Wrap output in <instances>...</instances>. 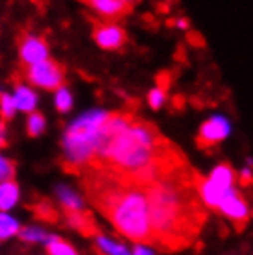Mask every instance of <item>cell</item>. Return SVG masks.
<instances>
[{"mask_svg": "<svg viewBox=\"0 0 253 255\" xmlns=\"http://www.w3.org/2000/svg\"><path fill=\"white\" fill-rule=\"evenodd\" d=\"M194 176L196 172L185 165L146 187L153 246L176 250L200 230L207 207L196 191Z\"/></svg>", "mask_w": 253, "mask_h": 255, "instance_id": "6da1fadb", "label": "cell"}, {"mask_svg": "<svg viewBox=\"0 0 253 255\" xmlns=\"http://www.w3.org/2000/svg\"><path fill=\"white\" fill-rule=\"evenodd\" d=\"M87 196L115 230L137 244H153L150 205L146 187L124 181L106 170L83 172Z\"/></svg>", "mask_w": 253, "mask_h": 255, "instance_id": "7a4b0ae2", "label": "cell"}, {"mask_svg": "<svg viewBox=\"0 0 253 255\" xmlns=\"http://www.w3.org/2000/svg\"><path fill=\"white\" fill-rule=\"evenodd\" d=\"M108 111H91L72 122L63 137L65 166L74 172L87 170L106 140Z\"/></svg>", "mask_w": 253, "mask_h": 255, "instance_id": "3957f363", "label": "cell"}, {"mask_svg": "<svg viewBox=\"0 0 253 255\" xmlns=\"http://www.w3.org/2000/svg\"><path fill=\"white\" fill-rule=\"evenodd\" d=\"M63 67L56 63V61H52V59H44L41 63L22 69V74L28 78V82L37 85V87H43V89H59V87H63Z\"/></svg>", "mask_w": 253, "mask_h": 255, "instance_id": "277c9868", "label": "cell"}, {"mask_svg": "<svg viewBox=\"0 0 253 255\" xmlns=\"http://www.w3.org/2000/svg\"><path fill=\"white\" fill-rule=\"evenodd\" d=\"M216 211L222 213L226 218H229L239 230H242L248 224V220H250V205H248V202L244 200V196H242L237 187L228 189L224 192L222 202Z\"/></svg>", "mask_w": 253, "mask_h": 255, "instance_id": "5b68a950", "label": "cell"}, {"mask_svg": "<svg viewBox=\"0 0 253 255\" xmlns=\"http://www.w3.org/2000/svg\"><path fill=\"white\" fill-rule=\"evenodd\" d=\"M229 133H231V122L224 115H213L209 121H205L200 126L196 144L200 148H213L224 139H228Z\"/></svg>", "mask_w": 253, "mask_h": 255, "instance_id": "8992f818", "label": "cell"}, {"mask_svg": "<svg viewBox=\"0 0 253 255\" xmlns=\"http://www.w3.org/2000/svg\"><path fill=\"white\" fill-rule=\"evenodd\" d=\"M19 56L22 69L37 65L44 59H48V46L46 41L39 35L32 33H20L19 35Z\"/></svg>", "mask_w": 253, "mask_h": 255, "instance_id": "52a82bcc", "label": "cell"}, {"mask_svg": "<svg viewBox=\"0 0 253 255\" xmlns=\"http://www.w3.org/2000/svg\"><path fill=\"white\" fill-rule=\"evenodd\" d=\"M93 39L96 45L104 50H119L126 45L127 35L119 24L113 22H95L93 26Z\"/></svg>", "mask_w": 253, "mask_h": 255, "instance_id": "ba28073f", "label": "cell"}, {"mask_svg": "<svg viewBox=\"0 0 253 255\" xmlns=\"http://www.w3.org/2000/svg\"><path fill=\"white\" fill-rule=\"evenodd\" d=\"M194 181H196V191H198V194H200V198H202L203 205H205L207 209H218V205H220V202H222V196H224L226 191H222L216 183H213L211 179L200 176L198 172H196V176H194Z\"/></svg>", "mask_w": 253, "mask_h": 255, "instance_id": "9c48e42d", "label": "cell"}, {"mask_svg": "<svg viewBox=\"0 0 253 255\" xmlns=\"http://www.w3.org/2000/svg\"><path fill=\"white\" fill-rule=\"evenodd\" d=\"M87 2L93 9H96L102 17H106L109 20L121 19L131 11V6L122 2V0H87Z\"/></svg>", "mask_w": 253, "mask_h": 255, "instance_id": "30bf717a", "label": "cell"}, {"mask_svg": "<svg viewBox=\"0 0 253 255\" xmlns=\"http://www.w3.org/2000/svg\"><path fill=\"white\" fill-rule=\"evenodd\" d=\"M209 179L213 183L220 187L222 191H228V189H233L237 187V172L233 170V166L229 165V163H220V165H216L209 174Z\"/></svg>", "mask_w": 253, "mask_h": 255, "instance_id": "8fae6325", "label": "cell"}, {"mask_svg": "<svg viewBox=\"0 0 253 255\" xmlns=\"http://www.w3.org/2000/svg\"><path fill=\"white\" fill-rule=\"evenodd\" d=\"M67 218H69V224L74 228V230L82 231L83 235H95L96 233V224L95 220L91 218L89 213L85 211H74V213H67Z\"/></svg>", "mask_w": 253, "mask_h": 255, "instance_id": "7c38bea8", "label": "cell"}, {"mask_svg": "<svg viewBox=\"0 0 253 255\" xmlns=\"http://www.w3.org/2000/svg\"><path fill=\"white\" fill-rule=\"evenodd\" d=\"M17 200H19V185L15 183V179L2 181L0 183V211L6 213L7 209H11L17 204Z\"/></svg>", "mask_w": 253, "mask_h": 255, "instance_id": "4fadbf2b", "label": "cell"}, {"mask_svg": "<svg viewBox=\"0 0 253 255\" xmlns=\"http://www.w3.org/2000/svg\"><path fill=\"white\" fill-rule=\"evenodd\" d=\"M15 102H17V108L20 111H26V113H32L35 109V104H37V95L33 93L32 89H28L24 85L17 83L15 85Z\"/></svg>", "mask_w": 253, "mask_h": 255, "instance_id": "5bb4252c", "label": "cell"}, {"mask_svg": "<svg viewBox=\"0 0 253 255\" xmlns=\"http://www.w3.org/2000/svg\"><path fill=\"white\" fill-rule=\"evenodd\" d=\"M96 250L100 255H131V252L124 244L117 243V241L108 239L104 235L96 237Z\"/></svg>", "mask_w": 253, "mask_h": 255, "instance_id": "9a60e30c", "label": "cell"}, {"mask_svg": "<svg viewBox=\"0 0 253 255\" xmlns=\"http://www.w3.org/2000/svg\"><path fill=\"white\" fill-rule=\"evenodd\" d=\"M57 196H59V202L63 205V209L67 213H74V211H83V202L82 198L78 196L76 192H72L67 187H59L57 189Z\"/></svg>", "mask_w": 253, "mask_h": 255, "instance_id": "2e32d148", "label": "cell"}, {"mask_svg": "<svg viewBox=\"0 0 253 255\" xmlns=\"http://www.w3.org/2000/svg\"><path fill=\"white\" fill-rule=\"evenodd\" d=\"M46 252H48V255H78L76 250L72 248L69 243H65V241H61V239H57L54 235L46 243Z\"/></svg>", "mask_w": 253, "mask_h": 255, "instance_id": "e0dca14e", "label": "cell"}, {"mask_svg": "<svg viewBox=\"0 0 253 255\" xmlns=\"http://www.w3.org/2000/svg\"><path fill=\"white\" fill-rule=\"evenodd\" d=\"M19 231H20V226L17 224L15 218H11L6 213H0V241L17 235Z\"/></svg>", "mask_w": 253, "mask_h": 255, "instance_id": "ac0fdd59", "label": "cell"}, {"mask_svg": "<svg viewBox=\"0 0 253 255\" xmlns=\"http://www.w3.org/2000/svg\"><path fill=\"white\" fill-rule=\"evenodd\" d=\"M17 102H15V96L7 95V93H0V117L4 121H9L15 111H17Z\"/></svg>", "mask_w": 253, "mask_h": 255, "instance_id": "d6986e66", "label": "cell"}, {"mask_svg": "<svg viewBox=\"0 0 253 255\" xmlns=\"http://www.w3.org/2000/svg\"><path fill=\"white\" fill-rule=\"evenodd\" d=\"M19 237L24 241V243H48L52 235H46L43 230H37V228H22L19 231Z\"/></svg>", "mask_w": 253, "mask_h": 255, "instance_id": "ffe728a7", "label": "cell"}, {"mask_svg": "<svg viewBox=\"0 0 253 255\" xmlns=\"http://www.w3.org/2000/svg\"><path fill=\"white\" fill-rule=\"evenodd\" d=\"M46 128V121L41 113H30L28 117V124H26V129H28V135L30 137H37L44 131Z\"/></svg>", "mask_w": 253, "mask_h": 255, "instance_id": "44dd1931", "label": "cell"}, {"mask_svg": "<svg viewBox=\"0 0 253 255\" xmlns=\"http://www.w3.org/2000/svg\"><path fill=\"white\" fill-rule=\"evenodd\" d=\"M54 102H56L57 111H61V113L70 111V108H72V95H70V91L67 89V87H59V89L56 91Z\"/></svg>", "mask_w": 253, "mask_h": 255, "instance_id": "7402d4cb", "label": "cell"}, {"mask_svg": "<svg viewBox=\"0 0 253 255\" xmlns=\"http://www.w3.org/2000/svg\"><path fill=\"white\" fill-rule=\"evenodd\" d=\"M165 102H166V89H163V87L157 85V87H153L148 93V104H150L152 109H161Z\"/></svg>", "mask_w": 253, "mask_h": 255, "instance_id": "603a6c76", "label": "cell"}, {"mask_svg": "<svg viewBox=\"0 0 253 255\" xmlns=\"http://www.w3.org/2000/svg\"><path fill=\"white\" fill-rule=\"evenodd\" d=\"M15 176V165L11 161L0 155V181H9Z\"/></svg>", "mask_w": 253, "mask_h": 255, "instance_id": "cb8c5ba5", "label": "cell"}, {"mask_svg": "<svg viewBox=\"0 0 253 255\" xmlns=\"http://www.w3.org/2000/svg\"><path fill=\"white\" fill-rule=\"evenodd\" d=\"M239 181H241L242 187H250L253 183V170L252 166H246V168H242L241 174H239Z\"/></svg>", "mask_w": 253, "mask_h": 255, "instance_id": "d4e9b609", "label": "cell"}, {"mask_svg": "<svg viewBox=\"0 0 253 255\" xmlns=\"http://www.w3.org/2000/svg\"><path fill=\"white\" fill-rule=\"evenodd\" d=\"M131 255H155V252H153V248L150 244H137L133 248Z\"/></svg>", "mask_w": 253, "mask_h": 255, "instance_id": "484cf974", "label": "cell"}, {"mask_svg": "<svg viewBox=\"0 0 253 255\" xmlns=\"http://www.w3.org/2000/svg\"><path fill=\"white\" fill-rule=\"evenodd\" d=\"M6 146V126L4 122H0V148Z\"/></svg>", "mask_w": 253, "mask_h": 255, "instance_id": "4316f807", "label": "cell"}, {"mask_svg": "<svg viewBox=\"0 0 253 255\" xmlns=\"http://www.w3.org/2000/svg\"><path fill=\"white\" fill-rule=\"evenodd\" d=\"M176 26L179 28V30H189V20L181 17V19H177V20H176Z\"/></svg>", "mask_w": 253, "mask_h": 255, "instance_id": "83f0119b", "label": "cell"}, {"mask_svg": "<svg viewBox=\"0 0 253 255\" xmlns=\"http://www.w3.org/2000/svg\"><path fill=\"white\" fill-rule=\"evenodd\" d=\"M122 2H126V4H129V6H131L133 2H137V0H122Z\"/></svg>", "mask_w": 253, "mask_h": 255, "instance_id": "f1b7e54d", "label": "cell"}]
</instances>
